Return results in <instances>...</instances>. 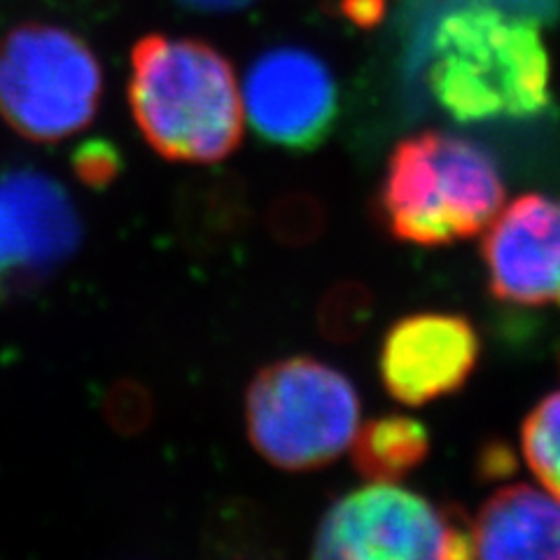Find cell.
<instances>
[{"label": "cell", "mask_w": 560, "mask_h": 560, "mask_svg": "<svg viewBox=\"0 0 560 560\" xmlns=\"http://www.w3.org/2000/svg\"><path fill=\"white\" fill-rule=\"evenodd\" d=\"M255 451L278 469L311 471L335 463L360 428V397L339 370L313 358L278 360L245 395Z\"/></svg>", "instance_id": "obj_4"}, {"label": "cell", "mask_w": 560, "mask_h": 560, "mask_svg": "<svg viewBox=\"0 0 560 560\" xmlns=\"http://www.w3.org/2000/svg\"><path fill=\"white\" fill-rule=\"evenodd\" d=\"M504 206V183L490 154L467 138L425 131L390 154L378 189L388 232L413 245H451L477 236Z\"/></svg>", "instance_id": "obj_3"}, {"label": "cell", "mask_w": 560, "mask_h": 560, "mask_svg": "<svg viewBox=\"0 0 560 560\" xmlns=\"http://www.w3.org/2000/svg\"><path fill=\"white\" fill-rule=\"evenodd\" d=\"M481 341L475 325L453 313H416L395 323L381 346V381L407 407L458 393L475 372Z\"/></svg>", "instance_id": "obj_9"}, {"label": "cell", "mask_w": 560, "mask_h": 560, "mask_svg": "<svg viewBox=\"0 0 560 560\" xmlns=\"http://www.w3.org/2000/svg\"><path fill=\"white\" fill-rule=\"evenodd\" d=\"M348 448L362 479L397 483L428 460L430 432L416 418L381 416L360 425Z\"/></svg>", "instance_id": "obj_12"}, {"label": "cell", "mask_w": 560, "mask_h": 560, "mask_svg": "<svg viewBox=\"0 0 560 560\" xmlns=\"http://www.w3.org/2000/svg\"><path fill=\"white\" fill-rule=\"evenodd\" d=\"M103 413L113 430L121 434L143 432L152 418L150 393L136 381H119L105 395Z\"/></svg>", "instance_id": "obj_15"}, {"label": "cell", "mask_w": 560, "mask_h": 560, "mask_svg": "<svg viewBox=\"0 0 560 560\" xmlns=\"http://www.w3.org/2000/svg\"><path fill=\"white\" fill-rule=\"evenodd\" d=\"M271 226L278 238L302 241L315 232V208L302 197L285 199L273 208Z\"/></svg>", "instance_id": "obj_17"}, {"label": "cell", "mask_w": 560, "mask_h": 560, "mask_svg": "<svg viewBox=\"0 0 560 560\" xmlns=\"http://www.w3.org/2000/svg\"><path fill=\"white\" fill-rule=\"evenodd\" d=\"M73 168L78 180L86 187L103 189L113 185L121 171L119 150L103 138H92L82 143L73 154Z\"/></svg>", "instance_id": "obj_16"}, {"label": "cell", "mask_w": 560, "mask_h": 560, "mask_svg": "<svg viewBox=\"0 0 560 560\" xmlns=\"http://www.w3.org/2000/svg\"><path fill=\"white\" fill-rule=\"evenodd\" d=\"M129 105L148 145L168 162L218 164L241 145L245 113L236 73L201 40H138Z\"/></svg>", "instance_id": "obj_2"}, {"label": "cell", "mask_w": 560, "mask_h": 560, "mask_svg": "<svg viewBox=\"0 0 560 560\" xmlns=\"http://www.w3.org/2000/svg\"><path fill=\"white\" fill-rule=\"evenodd\" d=\"M315 558L458 560L471 537L446 510L393 483H372L329 506L313 539Z\"/></svg>", "instance_id": "obj_6"}, {"label": "cell", "mask_w": 560, "mask_h": 560, "mask_svg": "<svg viewBox=\"0 0 560 560\" xmlns=\"http://www.w3.org/2000/svg\"><path fill=\"white\" fill-rule=\"evenodd\" d=\"M471 556L560 560V500L528 483L500 488L469 528Z\"/></svg>", "instance_id": "obj_11"}, {"label": "cell", "mask_w": 560, "mask_h": 560, "mask_svg": "<svg viewBox=\"0 0 560 560\" xmlns=\"http://www.w3.org/2000/svg\"><path fill=\"white\" fill-rule=\"evenodd\" d=\"M558 306H560V302H558Z\"/></svg>", "instance_id": "obj_20"}, {"label": "cell", "mask_w": 560, "mask_h": 560, "mask_svg": "<svg viewBox=\"0 0 560 560\" xmlns=\"http://www.w3.org/2000/svg\"><path fill=\"white\" fill-rule=\"evenodd\" d=\"M370 296L358 285L335 288L320 306V327L329 339H353L370 320Z\"/></svg>", "instance_id": "obj_14"}, {"label": "cell", "mask_w": 560, "mask_h": 560, "mask_svg": "<svg viewBox=\"0 0 560 560\" xmlns=\"http://www.w3.org/2000/svg\"><path fill=\"white\" fill-rule=\"evenodd\" d=\"M243 113L267 143L306 152L325 143L339 113L329 66L304 47H273L257 57L243 84Z\"/></svg>", "instance_id": "obj_8"}, {"label": "cell", "mask_w": 560, "mask_h": 560, "mask_svg": "<svg viewBox=\"0 0 560 560\" xmlns=\"http://www.w3.org/2000/svg\"><path fill=\"white\" fill-rule=\"evenodd\" d=\"M455 3H488L506 12L530 16L535 22L556 20L560 12V0H455Z\"/></svg>", "instance_id": "obj_18"}, {"label": "cell", "mask_w": 560, "mask_h": 560, "mask_svg": "<svg viewBox=\"0 0 560 560\" xmlns=\"http://www.w3.org/2000/svg\"><path fill=\"white\" fill-rule=\"evenodd\" d=\"M428 82L458 121L523 119L551 105V66L539 22L488 3H455L434 26Z\"/></svg>", "instance_id": "obj_1"}, {"label": "cell", "mask_w": 560, "mask_h": 560, "mask_svg": "<svg viewBox=\"0 0 560 560\" xmlns=\"http://www.w3.org/2000/svg\"><path fill=\"white\" fill-rule=\"evenodd\" d=\"M103 70L80 35L22 24L0 40V117L35 143H57L92 125Z\"/></svg>", "instance_id": "obj_5"}, {"label": "cell", "mask_w": 560, "mask_h": 560, "mask_svg": "<svg viewBox=\"0 0 560 560\" xmlns=\"http://www.w3.org/2000/svg\"><path fill=\"white\" fill-rule=\"evenodd\" d=\"M481 255L488 288L521 306L560 302V201L525 195L486 226Z\"/></svg>", "instance_id": "obj_10"}, {"label": "cell", "mask_w": 560, "mask_h": 560, "mask_svg": "<svg viewBox=\"0 0 560 560\" xmlns=\"http://www.w3.org/2000/svg\"><path fill=\"white\" fill-rule=\"evenodd\" d=\"M521 442L533 475L560 500V390L541 399L525 418Z\"/></svg>", "instance_id": "obj_13"}, {"label": "cell", "mask_w": 560, "mask_h": 560, "mask_svg": "<svg viewBox=\"0 0 560 560\" xmlns=\"http://www.w3.org/2000/svg\"><path fill=\"white\" fill-rule=\"evenodd\" d=\"M178 3L199 12H234L248 8L255 0H178Z\"/></svg>", "instance_id": "obj_19"}, {"label": "cell", "mask_w": 560, "mask_h": 560, "mask_svg": "<svg viewBox=\"0 0 560 560\" xmlns=\"http://www.w3.org/2000/svg\"><path fill=\"white\" fill-rule=\"evenodd\" d=\"M80 236V215L61 183L35 168L0 173V304L55 276Z\"/></svg>", "instance_id": "obj_7"}]
</instances>
